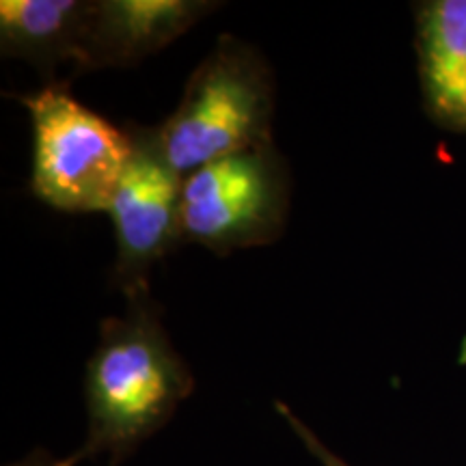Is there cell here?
Returning <instances> with one entry per match:
<instances>
[{
    "mask_svg": "<svg viewBox=\"0 0 466 466\" xmlns=\"http://www.w3.org/2000/svg\"><path fill=\"white\" fill-rule=\"evenodd\" d=\"M423 106L442 130L466 134V0L417 5Z\"/></svg>",
    "mask_w": 466,
    "mask_h": 466,
    "instance_id": "52a82bcc",
    "label": "cell"
},
{
    "mask_svg": "<svg viewBox=\"0 0 466 466\" xmlns=\"http://www.w3.org/2000/svg\"><path fill=\"white\" fill-rule=\"evenodd\" d=\"M275 74L258 48L220 35L190 74L175 113L154 130L168 165L182 177L225 156L272 143Z\"/></svg>",
    "mask_w": 466,
    "mask_h": 466,
    "instance_id": "7a4b0ae2",
    "label": "cell"
},
{
    "mask_svg": "<svg viewBox=\"0 0 466 466\" xmlns=\"http://www.w3.org/2000/svg\"><path fill=\"white\" fill-rule=\"evenodd\" d=\"M83 460H86L83 451H76L67 458H55L48 451H33L31 456L17 460V462L5 464V466H78Z\"/></svg>",
    "mask_w": 466,
    "mask_h": 466,
    "instance_id": "30bf717a",
    "label": "cell"
},
{
    "mask_svg": "<svg viewBox=\"0 0 466 466\" xmlns=\"http://www.w3.org/2000/svg\"><path fill=\"white\" fill-rule=\"evenodd\" d=\"M93 0H3L0 48L50 78L61 63L78 67Z\"/></svg>",
    "mask_w": 466,
    "mask_h": 466,
    "instance_id": "ba28073f",
    "label": "cell"
},
{
    "mask_svg": "<svg viewBox=\"0 0 466 466\" xmlns=\"http://www.w3.org/2000/svg\"><path fill=\"white\" fill-rule=\"evenodd\" d=\"M17 100L33 124L35 197L58 212H108L134 154V134L80 104L67 83H48Z\"/></svg>",
    "mask_w": 466,
    "mask_h": 466,
    "instance_id": "3957f363",
    "label": "cell"
},
{
    "mask_svg": "<svg viewBox=\"0 0 466 466\" xmlns=\"http://www.w3.org/2000/svg\"><path fill=\"white\" fill-rule=\"evenodd\" d=\"M289 171L275 143L225 156L182 184V240L217 255L272 244L289 212Z\"/></svg>",
    "mask_w": 466,
    "mask_h": 466,
    "instance_id": "277c9868",
    "label": "cell"
},
{
    "mask_svg": "<svg viewBox=\"0 0 466 466\" xmlns=\"http://www.w3.org/2000/svg\"><path fill=\"white\" fill-rule=\"evenodd\" d=\"M218 7L209 0H96L76 69L137 66Z\"/></svg>",
    "mask_w": 466,
    "mask_h": 466,
    "instance_id": "8992f818",
    "label": "cell"
},
{
    "mask_svg": "<svg viewBox=\"0 0 466 466\" xmlns=\"http://www.w3.org/2000/svg\"><path fill=\"white\" fill-rule=\"evenodd\" d=\"M132 134L134 154L106 212L116 247L113 283L126 299L149 294L154 266L182 242L184 177L162 156L151 127Z\"/></svg>",
    "mask_w": 466,
    "mask_h": 466,
    "instance_id": "5b68a950",
    "label": "cell"
},
{
    "mask_svg": "<svg viewBox=\"0 0 466 466\" xmlns=\"http://www.w3.org/2000/svg\"><path fill=\"white\" fill-rule=\"evenodd\" d=\"M195 391V378L175 350L149 294L127 299L124 316L100 326L85 376V458L119 464L171 421Z\"/></svg>",
    "mask_w": 466,
    "mask_h": 466,
    "instance_id": "6da1fadb",
    "label": "cell"
},
{
    "mask_svg": "<svg viewBox=\"0 0 466 466\" xmlns=\"http://www.w3.org/2000/svg\"><path fill=\"white\" fill-rule=\"evenodd\" d=\"M277 412L283 417V421L289 425L291 432L299 436V441L307 447V451L318 460L319 466H352L348 464L341 456H337L335 451H330L329 447L319 441V436L316 432H311V428L291 412V408L288 404L277 401Z\"/></svg>",
    "mask_w": 466,
    "mask_h": 466,
    "instance_id": "9c48e42d",
    "label": "cell"
}]
</instances>
